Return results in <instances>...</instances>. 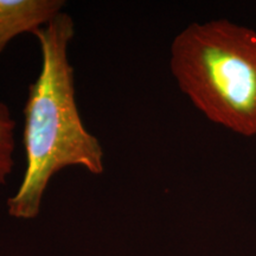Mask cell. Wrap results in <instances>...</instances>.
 Listing matches in <instances>:
<instances>
[{"label": "cell", "instance_id": "obj_1", "mask_svg": "<svg viewBox=\"0 0 256 256\" xmlns=\"http://www.w3.org/2000/svg\"><path fill=\"white\" fill-rule=\"evenodd\" d=\"M34 36L42 64L23 110L26 168L17 192L8 200L10 215L23 220L38 216L51 179L62 170L81 168L92 176L104 172V148L86 128L76 101L68 52L75 36L72 17L60 12Z\"/></svg>", "mask_w": 256, "mask_h": 256}, {"label": "cell", "instance_id": "obj_2", "mask_svg": "<svg viewBox=\"0 0 256 256\" xmlns=\"http://www.w3.org/2000/svg\"><path fill=\"white\" fill-rule=\"evenodd\" d=\"M168 64L210 122L256 139V30L228 19L191 23L172 40Z\"/></svg>", "mask_w": 256, "mask_h": 256}, {"label": "cell", "instance_id": "obj_3", "mask_svg": "<svg viewBox=\"0 0 256 256\" xmlns=\"http://www.w3.org/2000/svg\"><path fill=\"white\" fill-rule=\"evenodd\" d=\"M64 8L63 0H0V55L16 37L34 34Z\"/></svg>", "mask_w": 256, "mask_h": 256}, {"label": "cell", "instance_id": "obj_4", "mask_svg": "<svg viewBox=\"0 0 256 256\" xmlns=\"http://www.w3.org/2000/svg\"><path fill=\"white\" fill-rule=\"evenodd\" d=\"M16 121L8 106L0 101V186L8 184L14 166Z\"/></svg>", "mask_w": 256, "mask_h": 256}]
</instances>
